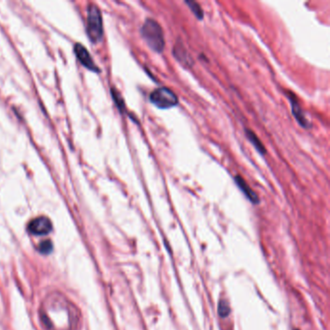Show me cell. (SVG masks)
Wrapping results in <instances>:
<instances>
[{"label": "cell", "instance_id": "9", "mask_svg": "<svg viewBox=\"0 0 330 330\" xmlns=\"http://www.w3.org/2000/svg\"><path fill=\"white\" fill-rule=\"evenodd\" d=\"M174 58L186 68H191L194 62L182 44H175L172 50Z\"/></svg>", "mask_w": 330, "mask_h": 330}, {"label": "cell", "instance_id": "12", "mask_svg": "<svg viewBox=\"0 0 330 330\" xmlns=\"http://www.w3.org/2000/svg\"><path fill=\"white\" fill-rule=\"evenodd\" d=\"M230 313H231L230 304L226 299H221L218 303V314H219V316L222 318H226V317L230 316Z\"/></svg>", "mask_w": 330, "mask_h": 330}, {"label": "cell", "instance_id": "7", "mask_svg": "<svg viewBox=\"0 0 330 330\" xmlns=\"http://www.w3.org/2000/svg\"><path fill=\"white\" fill-rule=\"evenodd\" d=\"M74 51H75L77 58L79 59V62L83 66L87 68L90 71H93V72H99V68L96 66V64L93 61L90 53L85 49V47L83 45H81L79 43H77L75 45Z\"/></svg>", "mask_w": 330, "mask_h": 330}, {"label": "cell", "instance_id": "11", "mask_svg": "<svg viewBox=\"0 0 330 330\" xmlns=\"http://www.w3.org/2000/svg\"><path fill=\"white\" fill-rule=\"evenodd\" d=\"M185 4L189 7V9L191 10V12L194 14V16L199 20H203V17H204V12L202 10V8L200 7V5L198 4V2L194 1V0H186L185 1Z\"/></svg>", "mask_w": 330, "mask_h": 330}, {"label": "cell", "instance_id": "8", "mask_svg": "<svg viewBox=\"0 0 330 330\" xmlns=\"http://www.w3.org/2000/svg\"><path fill=\"white\" fill-rule=\"evenodd\" d=\"M235 182H236V184L239 188V190L244 194V196L246 198H248L251 201L253 204H259L260 203V198L252 190L251 187L243 179L242 176L236 175L235 176Z\"/></svg>", "mask_w": 330, "mask_h": 330}, {"label": "cell", "instance_id": "10", "mask_svg": "<svg viewBox=\"0 0 330 330\" xmlns=\"http://www.w3.org/2000/svg\"><path fill=\"white\" fill-rule=\"evenodd\" d=\"M245 135H246V138L248 139V141L251 143L252 146L255 147V149L261 155H264L266 153L265 146L254 131H252L250 129H245Z\"/></svg>", "mask_w": 330, "mask_h": 330}, {"label": "cell", "instance_id": "3", "mask_svg": "<svg viewBox=\"0 0 330 330\" xmlns=\"http://www.w3.org/2000/svg\"><path fill=\"white\" fill-rule=\"evenodd\" d=\"M86 31L89 39L93 43H99L104 35L103 18L97 5L90 4L87 8Z\"/></svg>", "mask_w": 330, "mask_h": 330}, {"label": "cell", "instance_id": "15", "mask_svg": "<svg viewBox=\"0 0 330 330\" xmlns=\"http://www.w3.org/2000/svg\"><path fill=\"white\" fill-rule=\"evenodd\" d=\"M294 330H299V329H297V328H296V329H294Z\"/></svg>", "mask_w": 330, "mask_h": 330}, {"label": "cell", "instance_id": "13", "mask_svg": "<svg viewBox=\"0 0 330 330\" xmlns=\"http://www.w3.org/2000/svg\"><path fill=\"white\" fill-rule=\"evenodd\" d=\"M112 95H113V98L115 100V103H116V105L119 107V111L121 113H124L126 111V107H125V103H124L121 95L115 88H112Z\"/></svg>", "mask_w": 330, "mask_h": 330}, {"label": "cell", "instance_id": "1", "mask_svg": "<svg viewBox=\"0 0 330 330\" xmlns=\"http://www.w3.org/2000/svg\"><path fill=\"white\" fill-rule=\"evenodd\" d=\"M40 318L46 330H78L80 314L76 305L60 292H52L43 300Z\"/></svg>", "mask_w": 330, "mask_h": 330}, {"label": "cell", "instance_id": "6", "mask_svg": "<svg viewBox=\"0 0 330 330\" xmlns=\"http://www.w3.org/2000/svg\"><path fill=\"white\" fill-rule=\"evenodd\" d=\"M288 98L291 102V113L293 118L297 121V123L303 127L305 129L310 127V122L308 121V119H306L305 114H304L303 109L300 106L297 97L293 94V92L288 93Z\"/></svg>", "mask_w": 330, "mask_h": 330}, {"label": "cell", "instance_id": "14", "mask_svg": "<svg viewBox=\"0 0 330 330\" xmlns=\"http://www.w3.org/2000/svg\"><path fill=\"white\" fill-rule=\"evenodd\" d=\"M39 250L43 254H49L50 252L53 250V244L50 240H45L43 241L39 246Z\"/></svg>", "mask_w": 330, "mask_h": 330}, {"label": "cell", "instance_id": "4", "mask_svg": "<svg viewBox=\"0 0 330 330\" xmlns=\"http://www.w3.org/2000/svg\"><path fill=\"white\" fill-rule=\"evenodd\" d=\"M149 100L160 109H167L178 105V97L168 87H158L149 95Z\"/></svg>", "mask_w": 330, "mask_h": 330}, {"label": "cell", "instance_id": "5", "mask_svg": "<svg viewBox=\"0 0 330 330\" xmlns=\"http://www.w3.org/2000/svg\"><path fill=\"white\" fill-rule=\"evenodd\" d=\"M53 229L51 220L45 216L37 217L28 224V231L34 236H46Z\"/></svg>", "mask_w": 330, "mask_h": 330}, {"label": "cell", "instance_id": "2", "mask_svg": "<svg viewBox=\"0 0 330 330\" xmlns=\"http://www.w3.org/2000/svg\"><path fill=\"white\" fill-rule=\"evenodd\" d=\"M141 35L147 46L155 53H162L165 49V36L163 28L157 21L147 18L141 27Z\"/></svg>", "mask_w": 330, "mask_h": 330}]
</instances>
